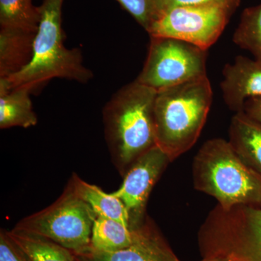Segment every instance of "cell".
<instances>
[{"instance_id":"5","label":"cell","mask_w":261,"mask_h":261,"mask_svg":"<svg viewBox=\"0 0 261 261\" xmlns=\"http://www.w3.org/2000/svg\"><path fill=\"white\" fill-rule=\"evenodd\" d=\"M97 217L68 184L54 203L20 220L13 228L49 239L75 255H83L90 249Z\"/></svg>"},{"instance_id":"12","label":"cell","mask_w":261,"mask_h":261,"mask_svg":"<svg viewBox=\"0 0 261 261\" xmlns=\"http://www.w3.org/2000/svg\"><path fill=\"white\" fill-rule=\"evenodd\" d=\"M36 34L20 29H0V79L10 78L29 64Z\"/></svg>"},{"instance_id":"24","label":"cell","mask_w":261,"mask_h":261,"mask_svg":"<svg viewBox=\"0 0 261 261\" xmlns=\"http://www.w3.org/2000/svg\"><path fill=\"white\" fill-rule=\"evenodd\" d=\"M200 261H224L221 257H206V258H202Z\"/></svg>"},{"instance_id":"3","label":"cell","mask_w":261,"mask_h":261,"mask_svg":"<svg viewBox=\"0 0 261 261\" xmlns=\"http://www.w3.org/2000/svg\"><path fill=\"white\" fill-rule=\"evenodd\" d=\"M64 0H44L39 6L40 21L36 34L32 61L10 78L0 79L9 89L25 88L32 93L53 79L80 83L92 80L93 73L83 65L82 51L64 45L62 7Z\"/></svg>"},{"instance_id":"23","label":"cell","mask_w":261,"mask_h":261,"mask_svg":"<svg viewBox=\"0 0 261 261\" xmlns=\"http://www.w3.org/2000/svg\"><path fill=\"white\" fill-rule=\"evenodd\" d=\"M243 112L254 121L261 123V96L247 99Z\"/></svg>"},{"instance_id":"13","label":"cell","mask_w":261,"mask_h":261,"mask_svg":"<svg viewBox=\"0 0 261 261\" xmlns=\"http://www.w3.org/2000/svg\"><path fill=\"white\" fill-rule=\"evenodd\" d=\"M229 143L240 159L261 176V123L237 113L229 126Z\"/></svg>"},{"instance_id":"7","label":"cell","mask_w":261,"mask_h":261,"mask_svg":"<svg viewBox=\"0 0 261 261\" xmlns=\"http://www.w3.org/2000/svg\"><path fill=\"white\" fill-rule=\"evenodd\" d=\"M233 10L220 5L175 7L163 12L147 32L150 37L179 39L207 50L224 32Z\"/></svg>"},{"instance_id":"15","label":"cell","mask_w":261,"mask_h":261,"mask_svg":"<svg viewBox=\"0 0 261 261\" xmlns=\"http://www.w3.org/2000/svg\"><path fill=\"white\" fill-rule=\"evenodd\" d=\"M73 191L92 207L97 216L114 219L130 226L129 214L119 198L103 191L96 185H91L73 173L68 181Z\"/></svg>"},{"instance_id":"20","label":"cell","mask_w":261,"mask_h":261,"mask_svg":"<svg viewBox=\"0 0 261 261\" xmlns=\"http://www.w3.org/2000/svg\"><path fill=\"white\" fill-rule=\"evenodd\" d=\"M135 20L148 30L161 13L162 0H117Z\"/></svg>"},{"instance_id":"26","label":"cell","mask_w":261,"mask_h":261,"mask_svg":"<svg viewBox=\"0 0 261 261\" xmlns=\"http://www.w3.org/2000/svg\"><path fill=\"white\" fill-rule=\"evenodd\" d=\"M221 258H222L223 260H224V261H231V260H228V259L224 258V257H221Z\"/></svg>"},{"instance_id":"2","label":"cell","mask_w":261,"mask_h":261,"mask_svg":"<svg viewBox=\"0 0 261 261\" xmlns=\"http://www.w3.org/2000/svg\"><path fill=\"white\" fill-rule=\"evenodd\" d=\"M212 102L207 75L158 91L154 106L156 145L172 162L197 142Z\"/></svg>"},{"instance_id":"6","label":"cell","mask_w":261,"mask_h":261,"mask_svg":"<svg viewBox=\"0 0 261 261\" xmlns=\"http://www.w3.org/2000/svg\"><path fill=\"white\" fill-rule=\"evenodd\" d=\"M150 38L139 83L158 92L207 75V50L173 38Z\"/></svg>"},{"instance_id":"1","label":"cell","mask_w":261,"mask_h":261,"mask_svg":"<svg viewBox=\"0 0 261 261\" xmlns=\"http://www.w3.org/2000/svg\"><path fill=\"white\" fill-rule=\"evenodd\" d=\"M157 91L137 81L113 94L103 109L106 141L122 176L156 145L154 106Z\"/></svg>"},{"instance_id":"18","label":"cell","mask_w":261,"mask_h":261,"mask_svg":"<svg viewBox=\"0 0 261 261\" xmlns=\"http://www.w3.org/2000/svg\"><path fill=\"white\" fill-rule=\"evenodd\" d=\"M40 21L39 7L32 0H0V27L37 33Z\"/></svg>"},{"instance_id":"19","label":"cell","mask_w":261,"mask_h":261,"mask_svg":"<svg viewBox=\"0 0 261 261\" xmlns=\"http://www.w3.org/2000/svg\"><path fill=\"white\" fill-rule=\"evenodd\" d=\"M233 41L261 61V3L244 10Z\"/></svg>"},{"instance_id":"10","label":"cell","mask_w":261,"mask_h":261,"mask_svg":"<svg viewBox=\"0 0 261 261\" xmlns=\"http://www.w3.org/2000/svg\"><path fill=\"white\" fill-rule=\"evenodd\" d=\"M82 256L89 261H180L147 217L137 228L135 242L130 246L114 252L89 250Z\"/></svg>"},{"instance_id":"9","label":"cell","mask_w":261,"mask_h":261,"mask_svg":"<svg viewBox=\"0 0 261 261\" xmlns=\"http://www.w3.org/2000/svg\"><path fill=\"white\" fill-rule=\"evenodd\" d=\"M172 162L157 145L135 161L125 173L121 187L111 192L123 202L129 214L132 228L145 221V211L149 195L168 164Z\"/></svg>"},{"instance_id":"11","label":"cell","mask_w":261,"mask_h":261,"mask_svg":"<svg viewBox=\"0 0 261 261\" xmlns=\"http://www.w3.org/2000/svg\"><path fill=\"white\" fill-rule=\"evenodd\" d=\"M221 88L231 111L243 112L247 99L261 96V61L238 56L223 70Z\"/></svg>"},{"instance_id":"8","label":"cell","mask_w":261,"mask_h":261,"mask_svg":"<svg viewBox=\"0 0 261 261\" xmlns=\"http://www.w3.org/2000/svg\"><path fill=\"white\" fill-rule=\"evenodd\" d=\"M216 257L261 261V205H237L219 215L211 238Z\"/></svg>"},{"instance_id":"21","label":"cell","mask_w":261,"mask_h":261,"mask_svg":"<svg viewBox=\"0 0 261 261\" xmlns=\"http://www.w3.org/2000/svg\"><path fill=\"white\" fill-rule=\"evenodd\" d=\"M0 261H29L5 229L0 231Z\"/></svg>"},{"instance_id":"4","label":"cell","mask_w":261,"mask_h":261,"mask_svg":"<svg viewBox=\"0 0 261 261\" xmlns=\"http://www.w3.org/2000/svg\"><path fill=\"white\" fill-rule=\"evenodd\" d=\"M192 173L196 190L214 197L225 210L261 205V176L243 163L228 141L205 142L194 159Z\"/></svg>"},{"instance_id":"25","label":"cell","mask_w":261,"mask_h":261,"mask_svg":"<svg viewBox=\"0 0 261 261\" xmlns=\"http://www.w3.org/2000/svg\"><path fill=\"white\" fill-rule=\"evenodd\" d=\"M76 261H89L82 255H76Z\"/></svg>"},{"instance_id":"17","label":"cell","mask_w":261,"mask_h":261,"mask_svg":"<svg viewBox=\"0 0 261 261\" xmlns=\"http://www.w3.org/2000/svg\"><path fill=\"white\" fill-rule=\"evenodd\" d=\"M8 233L29 261H76L74 252L49 239L14 228Z\"/></svg>"},{"instance_id":"16","label":"cell","mask_w":261,"mask_h":261,"mask_svg":"<svg viewBox=\"0 0 261 261\" xmlns=\"http://www.w3.org/2000/svg\"><path fill=\"white\" fill-rule=\"evenodd\" d=\"M137 228H132L116 220L97 216L92 228L89 250L114 252L126 248L135 242Z\"/></svg>"},{"instance_id":"22","label":"cell","mask_w":261,"mask_h":261,"mask_svg":"<svg viewBox=\"0 0 261 261\" xmlns=\"http://www.w3.org/2000/svg\"><path fill=\"white\" fill-rule=\"evenodd\" d=\"M240 0H163V12L179 6H201V5H220L234 10ZM161 13V14H162Z\"/></svg>"},{"instance_id":"14","label":"cell","mask_w":261,"mask_h":261,"mask_svg":"<svg viewBox=\"0 0 261 261\" xmlns=\"http://www.w3.org/2000/svg\"><path fill=\"white\" fill-rule=\"evenodd\" d=\"M30 91L25 88L9 89L0 82V128H30L37 125Z\"/></svg>"}]
</instances>
